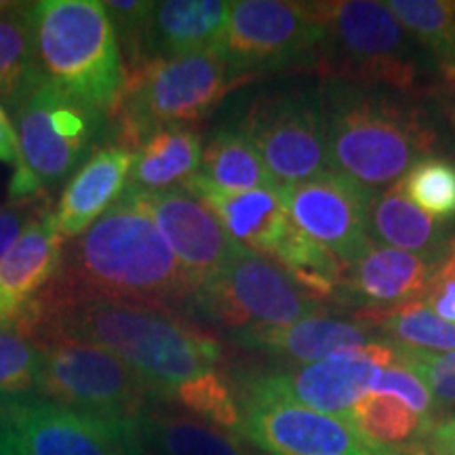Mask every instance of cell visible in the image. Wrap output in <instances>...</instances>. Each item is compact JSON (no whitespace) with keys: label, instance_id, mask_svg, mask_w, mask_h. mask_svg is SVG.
Returning <instances> with one entry per match:
<instances>
[{"label":"cell","instance_id":"obj_1","mask_svg":"<svg viewBox=\"0 0 455 455\" xmlns=\"http://www.w3.org/2000/svg\"><path fill=\"white\" fill-rule=\"evenodd\" d=\"M34 344L74 339L100 346L133 369L156 396L218 371L220 339L178 310L124 299L61 298L43 289L15 318Z\"/></svg>","mask_w":455,"mask_h":455},{"label":"cell","instance_id":"obj_2","mask_svg":"<svg viewBox=\"0 0 455 455\" xmlns=\"http://www.w3.org/2000/svg\"><path fill=\"white\" fill-rule=\"evenodd\" d=\"M201 283L188 272L148 212L144 192L127 186L83 235L68 238L49 293L124 299L178 310Z\"/></svg>","mask_w":455,"mask_h":455},{"label":"cell","instance_id":"obj_3","mask_svg":"<svg viewBox=\"0 0 455 455\" xmlns=\"http://www.w3.org/2000/svg\"><path fill=\"white\" fill-rule=\"evenodd\" d=\"M323 104L329 169L369 195L395 186L436 148V131L424 112L384 93L333 83Z\"/></svg>","mask_w":455,"mask_h":455},{"label":"cell","instance_id":"obj_4","mask_svg":"<svg viewBox=\"0 0 455 455\" xmlns=\"http://www.w3.org/2000/svg\"><path fill=\"white\" fill-rule=\"evenodd\" d=\"M43 78L110 123L127 84L121 43L100 0L32 4Z\"/></svg>","mask_w":455,"mask_h":455},{"label":"cell","instance_id":"obj_5","mask_svg":"<svg viewBox=\"0 0 455 455\" xmlns=\"http://www.w3.org/2000/svg\"><path fill=\"white\" fill-rule=\"evenodd\" d=\"M247 81L232 70L220 47L146 61L127 72V84L110 118L112 146L135 152L158 129L195 127Z\"/></svg>","mask_w":455,"mask_h":455},{"label":"cell","instance_id":"obj_6","mask_svg":"<svg viewBox=\"0 0 455 455\" xmlns=\"http://www.w3.org/2000/svg\"><path fill=\"white\" fill-rule=\"evenodd\" d=\"M304 7L321 32L310 70L355 87L418 89V49L388 4L378 0H329L304 3Z\"/></svg>","mask_w":455,"mask_h":455},{"label":"cell","instance_id":"obj_7","mask_svg":"<svg viewBox=\"0 0 455 455\" xmlns=\"http://www.w3.org/2000/svg\"><path fill=\"white\" fill-rule=\"evenodd\" d=\"M13 114L20 161L9 181V201L51 195L81 164L108 123L44 78L28 91Z\"/></svg>","mask_w":455,"mask_h":455},{"label":"cell","instance_id":"obj_8","mask_svg":"<svg viewBox=\"0 0 455 455\" xmlns=\"http://www.w3.org/2000/svg\"><path fill=\"white\" fill-rule=\"evenodd\" d=\"M192 304L235 338L325 315L323 301L306 291L281 264L244 247L198 287Z\"/></svg>","mask_w":455,"mask_h":455},{"label":"cell","instance_id":"obj_9","mask_svg":"<svg viewBox=\"0 0 455 455\" xmlns=\"http://www.w3.org/2000/svg\"><path fill=\"white\" fill-rule=\"evenodd\" d=\"M36 348L41 365L34 392L43 401L112 422H138L156 396L127 363L100 346L51 339Z\"/></svg>","mask_w":455,"mask_h":455},{"label":"cell","instance_id":"obj_10","mask_svg":"<svg viewBox=\"0 0 455 455\" xmlns=\"http://www.w3.org/2000/svg\"><path fill=\"white\" fill-rule=\"evenodd\" d=\"M278 188L304 184L329 171L323 93L259 98L238 124Z\"/></svg>","mask_w":455,"mask_h":455},{"label":"cell","instance_id":"obj_11","mask_svg":"<svg viewBox=\"0 0 455 455\" xmlns=\"http://www.w3.org/2000/svg\"><path fill=\"white\" fill-rule=\"evenodd\" d=\"M321 32L304 3L236 0L230 3L220 51L238 76L315 64Z\"/></svg>","mask_w":455,"mask_h":455},{"label":"cell","instance_id":"obj_12","mask_svg":"<svg viewBox=\"0 0 455 455\" xmlns=\"http://www.w3.org/2000/svg\"><path fill=\"white\" fill-rule=\"evenodd\" d=\"M238 435L270 455H378L348 418L315 411L283 396L244 388Z\"/></svg>","mask_w":455,"mask_h":455},{"label":"cell","instance_id":"obj_13","mask_svg":"<svg viewBox=\"0 0 455 455\" xmlns=\"http://www.w3.org/2000/svg\"><path fill=\"white\" fill-rule=\"evenodd\" d=\"M396 361L386 339H375L361 350L339 352L323 361L251 378L244 388L283 396L315 411L348 418L363 396L369 395L379 367Z\"/></svg>","mask_w":455,"mask_h":455},{"label":"cell","instance_id":"obj_14","mask_svg":"<svg viewBox=\"0 0 455 455\" xmlns=\"http://www.w3.org/2000/svg\"><path fill=\"white\" fill-rule=\"evenodd\" d=\"M26 455H141L135 422H112L43 398L0 403Z\"/></svg>","mask_w":455,"mask_h":455},{"label":"cell","instance_id":"obj_15","mask_svg":"<svg viewBox=\"0 0 455 455\" xmlns=\"http://www.w3.org/2000/svg\"><path fill=\"white\" fill-rule=\"evenodd\" d=\"M281 195L293 224L344 264H350L371 241L367 212L373 195L335 171L284 186Z\"/></svg>","mask_w":455,"mask_h":455},{"label":"cell","instance_id":"obj_16","mask_svg":"<svg viewBox=\"0 0 455 455\" xmlns=\"http://www.w3.org/2000/svg\"><path fill=\"white\" fill-rule=\"evenodd\" d=\"M144 196L148 212L171 251L201 284L224 268L241 249L213 209L184 184L161 192H144Z\"/></svg>","mask_w":455,"mask_h":455},{"label":"cell","instance_id":"obj_17","mask_svg":"<svg viewBox=\"0 0 455 455\" xmlns=\"http://www.w3.org/2000/svg\"><path fill=\"white\" fill-rule=\"evenodd\" d=\"M230 3L224 0H164L155 3L138 41L123 55L127 72L152 60H171L218 47Z\"/></svg>","mask_w":455,"mask_h":455},{"label":"cell","instance_id":"obj_18","mask_svg":"<svg viewBox=\"0 0 455 455\" xmlns=\"http://www.w3.org/2000/svg\"><path fill=\"white\" fill-rule=\"evenodd\" d=\"M184 186L213 209L232 241L249 251L275 259L293 226L284 207L281 188L221 192L204 184L196 175Z\"/></svg>","mask_w":455,"mask_h":455},{"label":"cell","instance_id":"obj_19","mask_svg":"<svg viewBox=\"0 0 455 455\" xmlns=\"http://www.w3.org/2000/svg\"><path fill=\"white\" fill-rule=\"evenodd\" d=\"M439 268V259L384 247L373 241L346 264L344 287L367 308H395L422 299Z\"/></svg>","mask_w":455,"mask_h":455},{"label":"cell","instance_id":"obj_20","mask_svg":"<svg viewBox=\"0 0 455 455\" xmlns=\"http://www.w3.org/2000/svg\"><path fill=\"white\" fill-rule=\"evenodd\" d=\"M133 152L118 146H101L78 167L57 201L53 224L61 236L74 238L95 224L116 203L129 184Z\"/></svg>","mask_w":455,"mask_h":455},{"label":"cell","instance_id":"obj_21","mask_svg":"<svg viewBox=\"0 0 455 455\" xmlns=\"http://www.w3.org/2000/svg\"><path fill=\"white\" fill-rule=\"evenodd\" d=\"M51 213L28 228L0 259V325L15 321L60 270L66 238L57 232Z\"/></svg>","mask_w":455,"mask_h":455},{"label":"cell","instance_id":"obj_22","mask_svg":"<svg viewBox=\"0 0 455 455\" xmlns=\"http://www.w3.org/2000/svg\"><path fill=\"white\" fill-rule=\"evenodd\" d=\"M247 348L266 350L293 363H316L339 352L361 350L375 341L373 331L363 323H350L327 315H315L293 325L236 338Z\"/></svg>","mask_w":455,"mask_h":455},{"label":"cell","instance_id":"obj_23","mask_svg":"<svg viewBox=\"0 0 455 455\" xmlns=\"http://www.w3.org/2000/svg\"><path fill=\"white\" fill-rule=\"evenodd\" d=\"M367 230L373 243L401 251L443 259L447 251V226L419 212L403 195L398 184L371 196L367 212Z\"/></svg>","mask_w":455,"mask_h":455},{"label":"cell","instance_id":"obj_24","mask_svg":"<svg viewBox=\"0 0 455 455\" xmlns=\"http://www.w3.org/2000/svg\"><path fill=\"white\" fill-rule=\"evenodd\" d=\"M203 141L195 127H163L133 152L129 184L144 192H161L186 184L201 169Z\"/></svg>","mask_w":455,"mask_h":455},{"label":"cell","instance_id":"obj_25","mask_svg":"<svg viewBox=\"0 0 455 455\" xmlns=\"http://www.w3.org/2000/svg\"><path fill=\"white\" fill-rule=\"evenodd\" d=\"M135 426L141 455H249L232 432L195 415L148 409Z\"/></svg>","mask_w":455,"mask_h":455},{"label":"cell","instance_id":"obj_26","mask_svg":"<svg viewBox=\"0 0 455 455\" xmlns=\"http://www.w3.org/2000/svg\"><path fill=\"white\" fill-rule=\"evenodd\" d=\"M41 81L32 4L0 3V106L15 110L28 91Z\"/></svg>","mask_w":455,"mask_h":455},{"label":"cell","instance_id":"obj_27","mask_svg":"<svg viewBox=\"0 0 455 455\" xmlns=\"http://www.w3.org/2000/svg\"><path fill=\"white\" fill-rule=\"evenodd\" d=\"M196 178L221 192H247L276 186L241 127L221 129L209 140L203 148Z\"/></svg>","mask_w":455,"mask_h":455},{"label":"cell","instance_id":"obj_28","mask_svg":"<svg viewBox=\"0 0 455 455\" xmlns=\"http://www.w3.org/2000/svg\"><path fill=\"white\" fill-rule=\"evenodd\" d=\"M358 323L379 329L392 346L422 352H453L455 325L436 316L426 301H407L395 308H363L355 312Z\"/></svg>","mask_w":455,"mask_h":455},{"label":"cell","instance_id":"obj_29","mask_svg":"<svg viewBox=\"0 0 455 455\" xmlns=\"http://www.w3.org/2000/svg\"><path fill=\"white\" fill-rule=\"evenodd\" d=\"M388 9L439 66L455 95V0H390Z\"/></svg>","mask_w":455,"mask_h":455},{"label":"cell","instance_id":"obj_30","mask_svg":"<svg viewBox=\"0 0 455 455\" xmlns=\"http://www.w3.org/2000/svg\"><path fill=\"white\" fill-rule=\"evenodd\" d=\"M350 419L367 441L388 449L419 445L428 436L430 426L436 422V419L419 418L398 398L371 395V392L356 403Z\"/></svg>","mask_w":455,"mask_h":455},{"label":"cell","instance_id":"obj_31","mask_svg":"<svg viewBox=\"0 0 455 455\" xmlns=\"http://www.w3.org/2000/svg\"><path fill=\"white\" fill-rule=\"evenodd\" d=\"M419 212L435 220L455 218V163L445 156H426L396 181Z\"/></svg>","mask_w":455,"mask_h":455},{"label":"cell","instance_id":"obj_32","mask_svg":"<svg viewBox=\"0 0 455 455\" xmlns=\"http://www.w3.org/2000/svg\"><path fill=\"white\" fill-rule=\"evenodd\" d=\"M169 398L186 411L195 413L198 419H204L221 430L238 432L241 428V405H238L235 390L218 371L198 375L190 382L181 384L180 388L171 392Z\"/></svg>","mask_w":455,"mask_h":455},{"label":"cell","instance_id":"obj_33","mask_svg":"<svg viewBox=\"0 0 455 455\" xmlns=\"http://www.w3.org/2000/svg\"><path fill=\"white\" fill-rule=\"evenodd\" d=\"M41 365L36 344L15 323L0 325V403L24 398L34 390Z\"/></svg>","mask_w":455,"mask_h":455},{"label":"cell","instance_id":"obj_34","mask_svg":"<svg viewBox=\"0 0 455 455\" xmlns=\"http://www.w3.org/2000/svg\"><path fill=\"white\" fill-rule=\"evenodd\" d=\"M392 348H395L396 361L422 379L436 405L455 409V350L436 355V352L407 350L398 346H392Z\"/></svg>","mask_w":455,"mask_h":455},{"label":"cell","instance_id":"obj_35","mask_svg":"<svg viewBox=\"0 0 455 455\" xmlns=\"http://www.w3.org/2000/svg\"><path fill=\"white\" fill-rule=\"evenodd\" d=\"M369 392H371V395L398 398V401L405 403L413 413H418L419 418L436 419V409H439V405H436V401L432 398L430 390L426 388L418 375H413L398 361L378 369L371 390Z\"/></svg>","mask_w":455,"mask_h":455},{"label":"cell","instance_id":"obj_36","mask_svg":"<svg viewBox=\"0 0 455 455\" xmlns=\"http://www.w3.org/2000/svg\"><path fill=\"white\" fill-rule=\"evenodd\" d=\"M51 203H53L51 195H41L24 198V201H7L0 204V259L26 235L28 228L53 212Z\"/></svg>","mask_w":455,"mask_h":455},{"label":"cell","instance_id":"obj_37","mask_svg":"<svg viewBox=\"0 0 455 455\" xmlns=\"http://www.w3.org/2000/svg\"><path fill=\"white\" fill-rule=\"evenodd\" d=\"M155 3H146V0H108L104 9L110 17L114 30H116L118 43H121L123 55L129 53L133 43L138 41L140 30L144 28L148 15H150Z\"/></svg>","mask_w":455,"mask_h":455},{"label":"cell","instance_id":"obj_38","mask_svg":"<svg viewBox=\"0 0 455 455\" xmlns=\"http://www.w3.org/2000/svg\"><path fill=\"white\" fill-rule=\"evenodd\" d=\"M424 298L426 306H428L436 316H441L443 321L455 325V275L443 270L439 266L435 276H432L428 291H426Z\"/></svg>","mask_w":455,"mask_h":455},{"label":"cell","instance_id":"obj_39","mask_svg":"<svg viewBox=\"0 0 455 455\" xmlns=\"http://www.w3.org/2000/svg\"><path fill=\"white\" fill-rule=\"evenodd\" d=\"M430 455H455V418L436 419L424 441Z\"/></svg>","mask_w":455,"mask_h":455},{"label":"cell","instance_id":"obj_40","mask_svg":"<svg viewBox=\"0 0 455 455\" xmlns=\"http://www.w3.org/2000/svg\"><path fill=\"white\" fill-rule=\"evenodd\" d=\"M20 161V144H17L15 124L11 123L7 108L0 106V163L17 167Z\"/></svg>","mask_w":455,"mask_h":455},{"label":"cell","instance_id":"obj_41","mask_svg":"<svg viewBox=\"0 0 455 455\" xmlns=\"http://www.w3.org/2000/svg\"><path fill=\"white\" fill-rule=\"evenodd\" d=\"M0 455H26L20 439L11 428L9 419L0 411Z\"/></svg>","mask_w":455,"mask_h":455},{"label":"cell","instance_id":"obj_42","mask_svg":"<svg viewBox=\"0 0 455 455\" xmlns=\"http://www.w3.org/2000/svg\"><path fill=\"white\" fill-rule=\"evenodd\" d=\"M439 266L443 270H447V272H451V275H455V236L451 238V243L447 244V251H445V255H443Z\"/></svg>","mask_w":455,"mask_h":455},{"label":"cell","instance_id":"obj_43","mask_svg":"<svg viewBox=\"0 0 455 455\" xmlns=\"http://www.w3.org/2000/svg\"><path fill=\"white\" fill-rule=\"evenodd\" d=\"M418 453H419V445L405 447V449H388V447H384L378 455H418Z\"/></svg>","mask_w":455,"mask_h":455},{"label":"cell","instance_id":"obj_44","mask_svg":"<svg viewBox=\"0 0 455 455\" xmlns=\"http://www.w3.org/2000/svg\"><path fill=\"white\" fill-rule=\"evenodd\" d=\"M449 112H451V118H453V124H455V106H453L451 110H449Z\"/></svg>","mask_w":455,"mask_h":455},{"label":"cell","instance_id":"obj_45","mask_svg":"<svg viewBox=\"0 0 455 455\" xmlns=\"http://www.w3.org/2000/svg\"><path fill=\"white\" fill-rule=\"evenodd\" d=\"M422 455H430V453H428V449H426V451H424V453H422Z\"/></svg>","mask_w":455,"mask_h":455}]
</instances>
